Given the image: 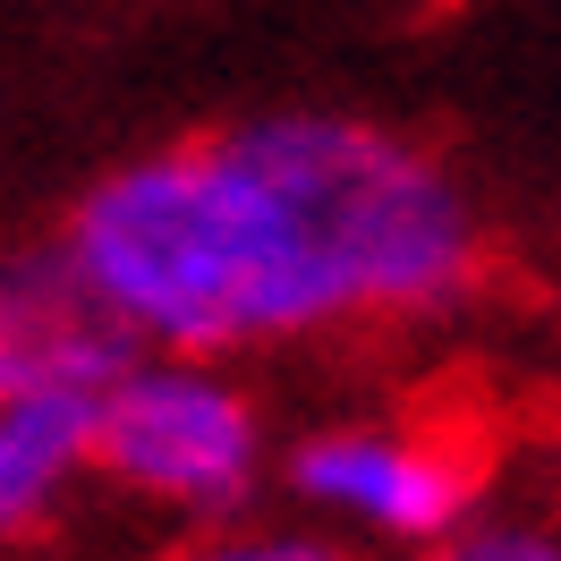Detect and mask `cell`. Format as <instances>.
I'll use <instances>...</instances> for the list:
<instances>
[{
    "instance_id": "cell-1",
    "label": "cell",
    "mask_w": 561,
    "mask_h": 561,
    "mask_svg": "<svg viewBox=\"0 0 561 561\" xmlns=\"http://www.w3.org/2000/svg\"><path fill=\"white\" fill-rule=\"evenodd\" d=\"M60 247L162 357L443 316L485 264L468 187L357 111H264L137 153L77 196Z\"/></svg>"
},
{
    "instance_id": "cell-7",
    "label": "cell",
    "mask_w": 561,
    "mask_h": 561,
    "mask_svg": "<svg viewBox=\"0 0 561 561\" xmlns=\"http://www.w3.org/2000/svg\"><path fill=\"white\" fill-rule=\"evenodd\" d=\"M409 561H561V527L545 519H468L443 545H425Z\"/></svg>"
},
{
    "instance_id": "cell-3",
    "label": "cell",
    "mask_w": 561,
    "mask_h": 561,
    "mask_svg": "<svg viewBox=\"0 0 561 561\" xmlns=\"http://www.w3.org/2000/svg\"><path fill=\"white\" fill-rule=\"evenodd\" d=\"M289 493L316 511L332 536H375V545H443L451 527L477 519L485 493V459L468 434L451 425H383V417H350V425H316L289 451Z\"/></svg>"
},
{
    "instance_id": "cell-2",
    "label": "cell",
    "mask_w": 561,
    "mask_h": 561,
    "mask_svg": "<svg viewBox=\"0 0 561 561\" xmlns=\"http://www.w3.org/2000/svg\"><path fill=\"white\" fill-rule=\"evenodd\" d=\"M264 409L221 357H162L145 350L119 383L94 400V477L128 502L179 511V519H239L264 485Z\"/></svg>"
},
{
    "instance_id": "cell-4",
    "label": "cell",
    "mask_w": 561,
    "mask_h": 561,
    "mask_svg": "<svg viewBox=\"0 0 561 561\" xmlns=\"http://www.w3.org/2000/svg\"><path fill=\"white\" fill-rule=\"evenodd\" d=\"M137 357L69 247L0 264V400H103Z\"/></svg>"
},
{
    "instance_id": "cell-6",
    "label": "cell",
    "mask_w": 561,
    "mask_h": 561,
    "mask_svg": "<svg viewBox=\"0 0 561 561\" xmlns=\"http://www.w3.org/2000/svg\"><path fill=\"white\" fill-rule=\"evenodd\" d=\"M179 561H357L350 536L332 527H247V519H221L205 527Z\"/></svg>"
},
{
    "instance_id": "cell-5",
    "label": "cell",
    "mask_w": 561,
    "mask_h": 561,
    "mask_svg": "<svg viewBox=\"0 0 561 561\" xmlns=\"http://www.w3.org/2000/svg\"><path fill=\"white\" fill-rule=\"evenodd\" d=\"M94 468V400H0V545H26Z\"/></svg>"
}]
</instances>
